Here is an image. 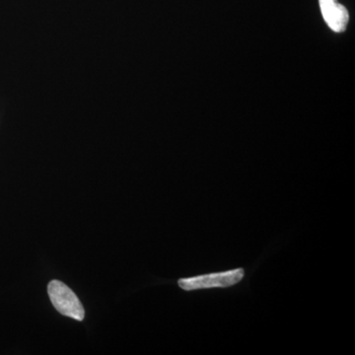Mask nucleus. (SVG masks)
<instances>
[{"instance_id": "1", "label": "nucleus", "mask_w": 355, "mask_h": 355, "mask_svg": "<svg viewBox=\"0 0 355 355\" xmlns=\"http://www.w3.org/2000/svg\"><path fill=\"white\" fill-rule=\"evenodd\" d=\"M48 293L58 312L76 321H83L85 317L83 306L76 293L64 282L51 280L48 286Z\"/></svg>"}, {"instance_id": "2", "label": "nucleus", "mask_w": 355, "mask_h": 355, "mask_svg": "<svg viewBox=\"0 0 355 355\" xmlns=\"http://www.w3.org/2000/svg\"><path fill=\"white\" fill-rule=\"evenodd\" d=\"M243 268L227 270V272L210 273L179 280V286L187 291L198 289L212 288V287H229L239 284L244 277Z\"/></svg>"}, {"instance_id": "3", "label": "nucleus", "mask_w": 355, "mask_h": 355, "mask_svg": "<svg viewBox=\"0 0 355 355\" xmlns=\"http://www.w3.org/2000/svg\"><path fill=\"white\" fill-rule=\"evenodd\" d=\"M322 15L327 24L336 33H343L349 23V11L336 0H319Z\"/></svg>"}]
</instances>
